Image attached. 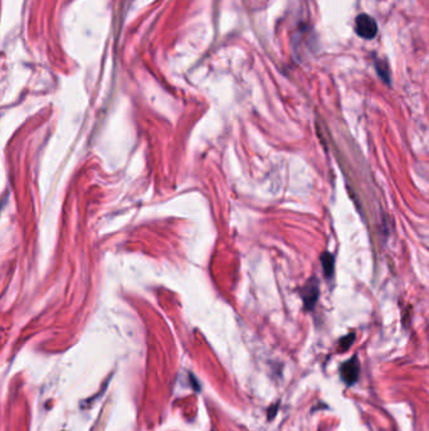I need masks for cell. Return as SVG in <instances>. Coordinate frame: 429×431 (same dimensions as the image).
Wrapping results in <instances>:
<instances>
[{
	"instance_id": "obj_1",
	"label": "cell",
	"mask_w": 429,
	"mask_h": 431,
	"mask_svg": "<svg viewBox=\"0 0 429 431\" xmlns=\"http://www.w3.org/2000/svg\"><path fill=\"white\" fill-rule=\"evenodd\" d=\"M355 31L364 39H373L378 33V26L373 16L360 14L355 19Z\"/></svg>"
},
{
	"instance_id": "obj_2",
	"label": "cell",
	"mask_w": 429,
	"mask_h": 431,
	"mask_svg": "<svg viewBox=\"0 0 429 431\" xmlns=\"http://www.w3.org/2000/svg\"><path fill=\"white\" fill-rule=\"evenodd\" d=\"M360 376V362L358 357L350 358L340 367V377L348 386H353Z\"/></svg>"
},
{
	"instance_id": "obj_3",
	"label": "cell",
	"mask_w": 429,
	"mask_h": 431,
	"mask_svg": "<svg viewBox=\"0 0 429 431\" xmlns=\"http://www.w3.org/2000/svg\"><path fill=\"white\" fill-rule=\"evenodd\" d=\"M319 293H320L319 280L316 278H311L306 283V285L302 289V299H304V304L307 310H312L316 305L317 300H319Z\"/></svg>"
},
{
	"instance_id": "obj_4",
	"label": "cell",
	"mask_w": 429,
	"mask_h": 431,
	"mask_svg": "<svg viewBox=\"0 0 429 431\" xmlns=\"http://www.w3.org/2000/svg\"><path fill=\"white\" fill-rule=\"evenodd\" d=\"M321 263L326 278H331L334 274V264H335L333 255L329 253H322Z\"/></svg>"
},
{
	"instance_id": "obj_5",
	"label": "cell",
	"mask_w": 429,
	"mask_h": 431,
	"mask_svg": "<svg viewBox=\"0 0 429 431\" xmlns=\"http://www.w3.org/2000/svg\"><path fill=\"white\" fill-rule=\"evenodd\" d=\"M376 71L383 78V81L389 83L391 82V75H389V67L386 65V62L384 61L378 60L376 62Z\"/></svg>"
},
{
	"instance_id": "obj_6",
	"label": "cell",
	"mask_w": 429,
	"mask_h": 431,
	"mask_svg": "<svg viewBox=\"0 0 429 431\" xmlns=\"http://www.w3.org/2000/svg\"><path fill=\"white\" fill-rule=\"evenodd\" d=\"M354 340V335H346V337H343V340H340V350H349V347L353 345Z\"/></svg>"
}]
</instances>
